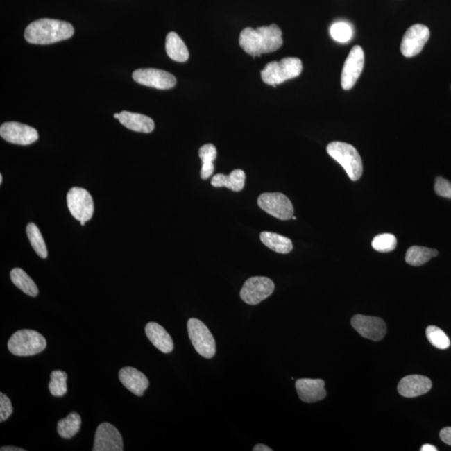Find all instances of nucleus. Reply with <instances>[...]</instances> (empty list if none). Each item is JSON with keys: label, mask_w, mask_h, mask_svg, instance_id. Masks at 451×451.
Listing matches in <instances>:
<instances>
[{"label": "nucleus", "mask_w": 451, "mask_h": 451, "mask_svg": "<svg viewBox=\"0 0 451 451\" xmlns=\"http://www.w3.org/2000/svg\"><path fill=\"white\" fill-rule=\"evenodd\" d=\"M281 28L275 24L269 26L246 28L241 31L239 38L240 46L248 55L260 57L262 54L274 52L281 48L282 43Z\"/></svg>", "instance_id": "f257e3e1"}, {"label": "nucleus", "mask_w": 451, "mask_h": 451, "mask_svg": "<svg viewBox=\"0 0 451 451\" xmlns=\"http://www.w3.org/2000/svg\"><path fill=\"white\" fill-rule=\"evenodd\" d=\"M74 28L71 24L52 19H40L28 24L24 32L27 42L50 44L71 38Z\"/></svg>", "instance_id": "f03ea898"}, {"label": "nucleus", "mask_w": 451, "mask_h": 451, "mask_svg": "<svg viewBox=\"0 0 451 451\" xmlns=\"http://www.w3.org/2000/svg\"><path fill=\"white\" fill-rule=\"evenodd\" d=\"M327 153L343 167L350 180L355 182L362 176V159L355 147L346 142H334L327 145Z\"/></svg>", "instance_id": "7ed1b4c3"}, {"label": "nucleus", "mask_w": 451, "mask_h": 451, "mask_svg": "<svg viewBox=\"0 0 451 451\" xmlns=\"http://www.w3.org/2000/svg\"><path fill=\"white\" fill-rule=\"evenodd\" d=\"M302 71L301 60L289 57L266 65L261 72V76L265 84L276 87L278 85L300 76Z\"/></svg>", "instance_id": "20e7f679"}, {"label": "nucleus", "mask_w": 451, "mask_h": 451, "mask_svg": "<svg viewBox=\"0 0 451 451\" xmlns=\"http://www.w3.org/2000/svg\"><path fill=\"white\" fill-rule=\"evenodd\" d=\"M46 340L35 330H22L16 332L8 342V348L17 356H32L40 354L46 348Z\"/></svg>", "instance_id": "39448f33"}, {"label": "nucleus", "mask_w": 451, "mask_h": 451, "mask_svg": "<svg viewBox=\"0 0 451 451\" xmlns=\"http://www.w3.org/2000/svg\"><path fill=\"white\" fill-rule=\"evenodd\" d=\"M187 330L196 351L204 358H213L216 354V343L208 327L199 319L191 318L187 323Z\"/></svg>", "instance_id": "423d86ee"}, {"label": "nucleus", "mask_w": 451, "mask_h": 451, "mask_svg": "<svg viewBox=\"0 0 451 451\" xmlns=\"http://www.w3.org/2000/svg\"><path fill=\"white\" fill-rule=\"evenodd\" d=\"M258 206L269 215L287 221L293 216L294 209L288 196L280 192H266L257 199Z\"/></svg>", "instance_id": "0eeeda50"}, {"label": "nucleus", "mask_w": 451, "mask_h": 451, "mask_svg": "<svg viewBox=\"0 0 451 451\" xmlns=\"http://www.w3.org/2000/svg\"><path fill=\"white\" fill-rule=\"evenodd\" d=\"M275 285L269 278L253 277L245 282L240 296L246 303L256 305L273 294Z\"/></svg>", "instance_id": "6e6552de"}, {"label": "nucleus", "mask_w": 451, "mask_h": 451, "mask_svg": "<svg viewBox=\"0 0 451 451\" xmlns=\"http://www.w3.org/2000/svg\"><path fill=\"white\" fill-rule=\"evenodd\" d=\"M67 206L71 215L80 221L92 219L94 202L89 192L80 187H73L67 194Z\"/></svg>", "instance_id": "1a4fd4ad"}, {"label": "nucleus", "mask_w": 451, "mask_h": 451, "mask_svg": "<svg viewBox=\"0 0 451 451\" xmlns=\"http://www.w3.org/2000/svg\"><path fill=\"white\" fill-rule=\"evenodd\" d=\"M429 30L424 24H414L402 39L400 50L404 56L411 58L420 54L429 39Z\"/></svg>", "instance_id": "9d476101"}, {"label": "nucleus", "mask_w": 451, "mask_h": 451, "mask_svg": "<svg viewBox=\"0 0 451 451\" xmlns=\"http://www.w3.org/2000/svg\"><path fill=\"white\" fill-rule=\"evenodd\" d=\"M3 140L13 144L28 146L38 141L39 134L33 127L19 122H6L0 127Z\"/></svg>", "instance_id": "9b49d317"}, {"label": "nucleus", "mask_w": 451, "mask_h": 451, "mask_svg": "<svg viewBox=\"0 0 451 451\" xmlns=\"http://www.w3.org/2000/svg\"><path fill=\"white\" fill-rule=\"evenodd\" d=\"M133 80L138 84L159 90L173 88L176 79L171 73L158 69H139L133 74Z\"/></svg>", "instance_id": "f8f14e48"}, {"label": "nucleus", "mask_w": 451, "mask_h": 451, "mask_svg": "<svg viewBox=\"0 0 451 451\" xmlns=\"http://www.w3.org/2000/svg\"><path fill=\"white\" fill-rule=\"evenodd\" d=\"M364 65V53L363 49L356 45L352 49L350 55L344 62L341 85L343 90H348L354 87L358 80Z\"/></svg>", "instance_id": "ddd939ff"}, {"label": "nucleus", "mask_w": 451, "mask_h": 451, "mask_svg": "<svg viewBox=\"0 0 451 451\" xmlns=\"http://www.w3.org/2000/svg\"><path fill=\"white\" fill-rule=\"evenodd\" d=\"M351 325L364 338L380 341L386 334L387 327L383 319L371 316L355 315Z\"/></svg>", "instance_id": "4468645a"}, {"label": "nucleus", "mask_w": 451, "mask_h": 451, "mask_svg": "<svg viewBox=\"0 0 451 451\" xmlns=\"http://www.w3.org/2000/svg\"><path fill=\"white\" fill-rule=\"evenodd\" d=\"M123 447L121 434L114 425L103 423L98 426L94 451H122Z\"/></svg>", "instance_id": "2eb2a0df"}, {"label": "nucleus", "mask_w": 451, "mask_h": 451, "mask_svg": "<svg viewBox=\"0 0 451 451\" xmlns=\"http://www.w3.org/2000/svg\"><path fill=\"white\" fill-rule=\"evenodd\" d=\"M297 392L305 403H314L326 397L325 383L323 380L301 379L296 381Z\"/></svg>", "instance_id": "dca6fc26"}, {"label": "nucleus", "mask_w": 451, "mask_h": 451, "mask_svg": "<svg viewBox=\"0 0 451 451\" xmlns=\"http://www.w3.org/2000/svg\"><path fill=\"white\" fill-rule=\"evenodd\" d=\"M432 387V381L423 375H409L400 381L398 391L402 396L414 398L425 395Z\"/></svg>", "instance_id": "f3484780"}, {"label": "nucleus", "mask_w": 451, "mask_h": 451, "mask_svg": "<svg viewBox=\"0 0 451 451\" xmlns=\"http://www.w3.org/2000/svg\"><path fill=\"white\" fill-rule=\"evenodd\" d=\"M119 379L124 386L137 396H142L149 386L146 376L137 368L125 367L119 372Z\"/></svg>", "instance_id": "a211bd4d"}, {"label": "nucleus", "mask_w": 451, "mask_h": 451, "mask_svg": "<svg viewBox=\"0 0 451 451\" xmlns=\"http://www.w3.org/2000/svg\"><path fill=\"white\" fill-rule=\"evenodd\" d=\"M118 120L127 129L135 131V133H151L155 128L153 119L144 116V114L129 112L126 110H123L120 113Z\"/></svg>", "instance_id": "6ab92c4d"}, {"label": "nucleus", "mask_w": 451, "mask_h": 451, "mask_svg": "<svg viewBox=\"0 0 451 451\" xmlns=\"http://www.w3.org/2000/svg\"><path fill=\"white\" fill-rule=\"evenodd\" d=\"M146 334L151 343L164 354H169L173 350L174 343L170 334L158 323H147Z\"/></svg>", "instance_id": "aec40b11"}, {"label": "nucleus", "mask_w": 451, "mask_h": 451, "mask_svg": "<svg viewBox=\"0 0 451 451\" xmlns=\"http://www.w3.org/2000/svg\"><path fill=\"white\" fill-rule=\"evenodd\" d=\"M246 174L243 170L236 169L229 176L216 174L212 178V186L227 187L233 192H240L245 186Z\"/></svg>", "instance_id": "412c9836"}, {"label": "nucleus", "mask_w": 451, "mask_h": 451, "mask_svg": "<svg viewBox=\"0 0 451 451\" xmlns=\"http://www.w3.org/2000/svg\"><path fill=\"white\" fill-rule=\"evenodd\" d=\"M166 51L167 56L176 62H186L189 59V51L187 45L175 32H170L167 36Z\"/></svg>", "instance_id": "4be33fe9"}, {"label": "nucleus", "mask_w": 451, "mask_h": 451, "mask_svg": "<svg viewBox=\"0 0 451 451\" xmlns=\"http://www.w3.org/2000/svg\"><path fill=\"white\" fill-rule=\"evenodd\" d=\"M260 239L266 247L278 253L288 254L293 248L292 241L275 232H262Z\"/></svg>", "instance_id": "5701e85b"}, {"label": "nucleus", "mask_w": 451, "mask_h": 451, "mask_svg": "<svg viewBox=\"0 0 451 451\" xmlns=\"http://www.w3.org/2000/svg\"><path fill=\"white\" fill-rule=\"evenodd\" d=\"M437 250L420 246H412L406 252L405 262L411 266H421L428 262L432 257H436Z\"/></svg>", "instance_id": "b1692460"}, {"label": "nucleus", "mask_w": 451, "mask_h": 451, "mask_svg": "<svg viewBox=\"0 0 451 451\" xmlns=\"http://www.w3.org/2000/svg\"><path fill=\"white\" fill-rule=\"evenodd\" d=\"M10 278L13 284L28 296L36 297L39 294L35 282L23 269H14L10 272Z\"/></svg>", "instance_id": "393cba45"}, {"label": "nucleus", "mask_w": 451, "mask_h": 451, "mask_svg": "<svg viewBox=\"0 0 451 451\" xmlns=\"http://www.w3.org/2000/svg\"><path fill=\"white\" fill-rule=\"evenodd\" d=\"M216 155L217 151L214 145L206 144L201 147L199 157L203 162L202 170H201V178L203 180L211 178L213 174V171H214L213 162L216 158Z\"/></svg>", "instance_id": "a878e982"}, {"label": "nucleus", "mask_w": 451, "mask_h": 451, "mask_svg": "<svg viewBox=\"0 0 451 451\" xmlns=\"http://www.w3.org/2000/svg\"><path fill=\"white\" fill-rule=\"evenodd\" d=\"M81 425V418L79 414L73 412L65 418L60 420L57 425V430L60 436L64 439H71L79 432Z\"/></svg>", "instance_id": "bb28decb"}, {"label": "nucleus", "mask_w": 451, "mask_h": 451, "mask_svg": "<svg viewBox=\"0 0 451 451\" xmlns=\"http://www.w3.org/2000/svg\"><path fill=\"white\" fill-rule=\"evenodd\" d=\"M26 232L28 240H30L32 248L41 258L48 257V250L46 244L44 243L42 235L40 229L34 223H28L26 227Z\"/></svg>", "instance_id": "cd10ccee"}, {"label": "nucleus", "mask_w": 451, "mask_h": 451, "mask_svg": "<svg viewBox=\"0 0 451 451\" xmlns=\"http://www.w3.org/2000/svg\"><path fill=\"white\" fill-rule=\"evenodd\" d=\"M51 382L49 389L52 395L56 397L64 396L67 392V374L61 371H55L51 373Z\"/></svg>", "instance_id": "c85d7f7f"}, {"label": "nucleus", "mask_w": 451, "mask_h": 451, "mask_svg": "<svg viewBox=\"0 0 451 451\" xmlns=\"http://www.w3.org/2000/svg\"><path fill=\"white\" fill-rule=\"evenodd\" d=\"M426 337L433 346L440 348V350H445L450 346L448 336L436 326H429L426 329Z\"/></svg>", "instance_id": "c756f323"}, {"label": "nucleus", "mask_w": 451, "mask_h": 451, "mask_svg": "<svg viewBox=\"0 0 451 451\" xmlns=\"http://www.w3.org/2000/svg\"><path fill=\"white\" fill-rule=\"evenodd\" d=\"M352 28L350 24L343 22H336L330 28L332 38L339 43H347L352 38Z\"/></svg>", "instance_id": "7c9ffc66"}, {"label": "nucleus", "mask_w": 451, "mask_h": 451, "mask_svg": "<svg viewBox=\"0 0 451 451\" xmlns=\"http://www.w3.org/2000/svg\"><path fill=\"white\" fill-rule=\"evenodd\" d=\"M396 246V237L391 233H384V235L376 236L372 241L373 248L380 253L392 252L395 249Z\"/></svg>", "instance_id": "2f4dec72"}, {"label": "nucleus", "mask_w": 451, "mask_h": 451, "mask_svg": "<svg viewBox=\"0 0 451 451\" xmlns=\"http://www.w3.org/2000/svg\"><path fill=\"white\" fill-rule=\"evenodd\" d=\"M434 191L442 198L451 199V182L441 176H438L434 184Z\"/></svg>", "instance_id": "473e14b6"}, {"label": "nucleus", "mask_w": 451, "mask_h": 451, "mask_svg": "<svg viewBox=\"0 0 451 451\" xmlns=\"http://www.w3.org/2000/svg\"><path fill=\"white\" fill-rule=\"evenodd\" d=\"M12 413H13V406L10 400L3 393H0V422L9 419Z\"/></svg>", "instance_id": "72a5a7b5"}, {"label": "nucleus", "mask_w": 451, "mask_h": 451, "mask_svg": "<svg viewBox=\"0 0 451 451\" xmlns=\"http://www.w3.org/2000/svg\"><path fill=\"white\" fill-rule=\"evenodd\" d=\"M441 441L445 444L451 445V427L443 429L440 433Z\"/></svg>", "instance_id": "f704fd0d"}, {"label": "nucleus", "mask_w": 451, "mask_h": 451, "mask_svg": "<svg viewBox=\"0 0 451 451\" xmlns=\"http://www.w3.org/2000/svg\"><path fill=\"white\" fill-rule=\"evenodd\" d=\"M253 451H273L272 449L269 448V446L265 445L259 444L254 447Z\"/></svg>", "instance_id": "c9c22d12"}, {"label": "nucleus", "mask_w": 451, "mask_h": 451, "mask_svg": "<svg viewBox=\"0 0 451 451\" xmlns=\"http://www.w3.org/2000/svg\"><path fill=\"white\" fill-rule=\"evenodd\" d=\"M1 451H26V450L18 448V447L5 446V447H2Z\"/></svg>", "instance_id": "e433bc0d"}, {"label": "nucleus", "mask_w": 451, "mask_h": 451, "mask_svg": "<svg viewBox=\"0 0 451 451\" xmlns=\"http://www.w3.org/2000/svg\"><path fill=\"white\" fill-rule=\"evenodd\" d=\"M421 451H437L436 447L432 445H424L421 447Z\"/></svg>", "instance_id": "4c0bfd02"}, {"label": "nucleus", "mask_w": 451, "mask_h": 451, "mask_svg": "<svg viewBox=\"0 0 451 451\" xmlns=\"http://www.w3.org/2000/svg\"><path fill=\"white\" fill-rule=\"evenodd\" d=\"M3 183V176L0 175V184Z\"/></svg>", "instance_id": "58836bf2"}, {"label": "nucleus", "mask_w": 451, "mask_h": 451, "mask_svg": "<svg viewBox=\"0 0 451 451\" xmlns=\"http://www.w3.org/2000/svg\"><path fill=\"white\" fill-rule=\"evenodd\" d=\"M119 116H120V114H114V117L116 119H119Z\"/></svg>", "instance_id": "ea45409f"}, {"label": "nucleus", "mask_w": 451, "mask_h": 451, "mask_svg": "<svg viewBox=\"0 0 451 451\" xmlns=\"http://www.w3.org/2000/svg\"><path fill=\"white\" fill-rule=\"evenodd\" d=\"M80 224H81V226H85V221H80Z\"/></svg>", "instance_id": "a19ab883"}]
</instances>
